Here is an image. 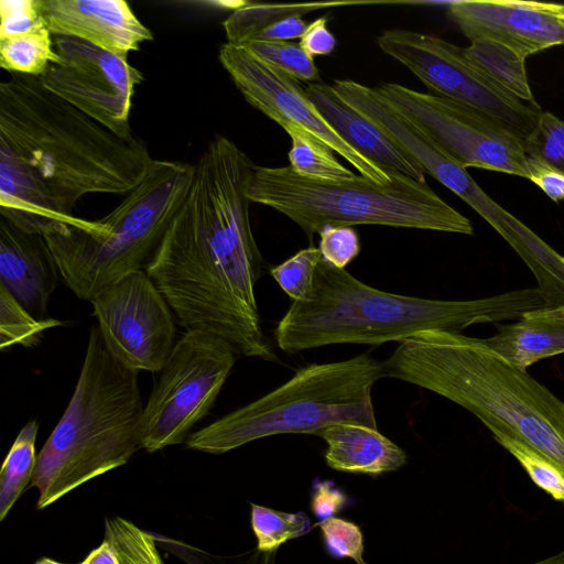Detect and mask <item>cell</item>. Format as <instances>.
Segmentation results:
<instances>
[{
    "label": "cell",
    "instance_id": "cell-1",
    "mask_svg": "<svg viewBox=\"0 0 564 564\" xmlns=\"http://www.w3.org/2000/svg\"><path fill=\"white\" fill-rule=\"evenodd\" d=\"M193 165L188 192L145 272L186 330L212 333L237 355L276 361L254 293L262 257L247 187L256 165L224 135Z\"/></svg>",
    "mask_w": 564,
    "mask_h": 564
},
{
    "label": "cell",
    "instance_id": "cell-43",
    "mask_svg": "<svg viewBox=\"0 0 564 564\" xmlns=\"http://www.w3.org/2000/svg\"><path fill=\"white\" fill-rule=\"evenodd\" d=\"M35 564H64L48 557H42Z\"/></svg>",
    "mask_w": 564,
    "mask_h": 564
},
{
    "label": "cell",
    "instance_id": "cell-11",
    "mask_svg": "<svg viewBox=\"0 0 564 564\" xmlns=\"http://www.w3.org/2000/svg\"><path fill=\"white\" fill-rule=\"evenodd\" d=\"M376 89L465 170L477 167L528 178L523 141L494 118L395 83Z\"/></svg>",
    "mask_w": 564,
    "mask_h": 564
},
{
    "label": "cell",
    "instance_id": "cell-23",
    "mask_svg": "<svg viewBox=\"0 0 564 564\" xmlns=\"http://www.w3.org/2000/svg\"><path fill=\"white\" fill-rule=\"evenodd\" d=\"M350 4V2H326L305 4H264L248 2L231 12L223 22L228 43L241 46L252 41L257 34L275 22L293 17L304 15L323 8Z\"/></svg>",
    "mask_w": 564,
    "mask_h": 564
},
{
    "label": "cell",
    "instance_id": "cell-26",
    "mask_svg": "<svg viewBox=\"0 0 564 564\" xmlns=\"http://www.w3.org/2000/svg\"><path fill=\"white\" fill-rule=\"evenodd\" d=\"M250 522L257 538V549L262 552L278 551L285 542L307 534L311 520L306 513L283 512L251 503Z\"/></svg>",
    "mask_w": 564,
    "mask_h": 564
},
{
    "label": "cell",
    "instance_id": "cell-7",
    "mask_svg": "<svg viewBox=\"0 0 564 564\" xmlns=\"http://www.w3.org/2000/svg\"><path fill=\"white\" fill-rule=\"evenodd\" d=\"M251 203L275 209L308 238L326 226L381 225L473 235L470 220L443 200L426 182L394 173L388 183L364 176L317 180L290 165L254 166L247 187Z\"/></svg>",
    "mask_w": 564,
    "mask_h": 564
},
{
    "label": "cell",
    "instance_id": "cell-38",
    "mask_svg": "<svg viewBox=\"0 0 564 564\" xmlns=\"http://www.w3.org/2000/svg\"><path fill=\"white\" fill-rule=\"evenodd\" d=\"M327 21L326 17L314 20L300 39L299 45L313 58L332 54L337 45L334 34L327 28Z\"/></svg>",
    "mask_w": 564,
    "mask_h": 564
},
{
    "label": "cell",
    "instance_id": "cell-15",
    "mask_svg": "<svg viewBox=\"0 0 564 564\" xmlns=\"http://www.w3.org/2000/svg\"><path fill=\"white\" fill-rule=\"evenodd\" d=\"M449 18L471 42L492 41L521 57L564 44V6L522 0H458Z\"/></svg>",
    "mask_w": 564,
    "mask_h": 564
},
{
    "label": "cell",
    "instance_id": "cell-30",
    "mask_svg": "<svg viewBox=\"0 0 564 564\" xmlns=\"http://www.w3.org/2000/svg\"><path fill=\"white\" fill-rule=\"evenodd\" d=\"M494 438L519 462L538 487L564 502L563 468L522 442L501 434H494Z\"/></svg>",
    "mask_w": 564,
    "mask_h": 564
},
{
    "label": "cell",
    "instance_id": "cell-21",
    "mask_svg": "<svg viewBox=\"0 0 564 564\" xmlns=\"http://www.w3.org/2000/svg\"><path fill=\"white\" fill-rule=\"evenodd\" d=\"M467 59L491 83L517 99L538 106L532 95L524 61L511 48L492 41H475L464 47Z\"/></svg>",
    "mask_w": 564,
    "mask_h": 564
},
{
    "label": "cell",
    "instance_id": "cell-29",
    "mask_svg": "<svg viewBox=\"0 0 564 564\" xmlns=\"http://www.w3.org/2000/svg\"><path fill=\"white\" fill-rule=\"evenodd\" d=\"M241 46L260 61L296 80L310 84L322 82L314 58L299 44L288 41H251Z\"/></svg>",
    "mask_w": 564,
    "mask_h": 564
},
{
    "label": "cell",
    "instance_id": "cell-5",
    "mask_svg": "<svg viewBox=\"0 0 564 564\" xmlns=\"http://www.w3.org/2000/svg\"><path fill=\"white\" fill-rule=\"evenodd\" d=\"M138 372L109 351L93 326L73 397L36 458L31 487L40 492L37 509L124 465L141 448Z\"/></svg>",
    "mask_w": 564,
    "mask_h": 564
},
{
    "label": "cell",
    "instance_id": "cell-22",
    "mask_svg": "<svg viewBox=\"0 0 564 564\" xmlns=\"http://www.w3.org/2000/svg\"><path fill=\"white\" fill-rule=\"evenodd\" d=\"M57 59L46 25L0 37V66L10 74L40 77Z\"/></svg>",
    "mask_w": 564,
    "mask_h": 564
},
{
    "label": "cell",
    "instance_id": "cell-3",
    "mask_svg": "<svg viewBox=\"0 0 564 564\" xmlns=\"http://www.w3.org/2000/svg\"><path fill=\"white\" fill-rule=\"evenodd\" d=\"M386 377L440 394L494 434L522 442L564 469V401L479 338L424 330L383 361Z\"/></svg>",
    "mask_w": 564,
    "mask_h": 564
},
{
    "label": "cell",
    "instance_id": "cell-33",
    "mask_svg": "<svg viewBox=\"0 0 564 564\" xmlns=\"http://www.w3.org/2000/svg\"><path fill=\"white\" fill-rule=\"evenodd\" d=\"M165 552L174 554L184 564H275L276 551L252 549L237 555H216L181 540L153 534Z\"/></svg>",
    "mask_w": 564,
    "mask_h": 564
},
{
    "label": "cell",
    "instance_id": "cell-25",
    "mask_svg": "<svg viewBox=\"0 0 564 564\" xmlns=\"http://www.w3.org/2000/svg\"><path fill=\"white\" fill-rule=\"evenodd\" d=\"M290 135V166L300 175L317 180H343L355 176L334 155V151L305 129L290 124L283 128Z\"/></svg>",
    "mask_w": 564,
    "mask_h": 564
},
{
    "label": "cell",
    "instance_id": "cell-14",
    "mask_svg": "<svg viewBox=\"0 0 564 564\" xmlns=\"http://www.w3.org/2000/svg\"><path fill=\"white\" fill-rule=\"evenodd\" d=\"M218 58L246 101L280 127L294 124L325 142L348 161L361 176L388 183L387 172L350 148L322 118L296 79L260 61L242 46L225 43Z\"/></svg>",
    "mask_w": 564,
    "mask_h": 564
},
{
    "label": "cell",
    "instance_id": "cell-9",
    "mask_svg": "<svg viewBox=\"0 0 564 564\" xmlns=\"http://www.w3.org/2000/svg\"><path fill=\"white\" fill-rule=\"evenodd\" d=\"M237 352L223 338L186 330L175 343L147 404L141 448L154 453L181 444L208 414L236 361Z\"/></svg>",
    "mask_w": 564,
    "mask_h": 564
},
{
    "label": "cell",
    "instance_id": "cell-10",
    "mask_svg": "<svg viewBox=\"0 0 564 564\" xmlns=\"http://www.w3.org/2000/svg\"><path fill=\"white\" fill-rule=\"evenodd\" d=\"M380 50L411 70L435 96L478 110L502 123L523 142L541 108L525 104L491 83L459 47L438 36L409 30L383 31Z\"/></svg>",
    "mask_w": 564,
    "mask_h": 564
},
{
    "label": "cell",
    "instance_id": "cell-42",
    "mask_svg": "<svg viewBox=\"0 0 564 564\" xmlns=\"http://www.w3.org/2000/svg\"><path fill=\"white\" fill-rule=\"evenodd\" d=\"M532 564H564V550L556 553L555 555H552L550 557H546Z\"/></svg>",
    "mask_w": 564,
    "mask_h": 564
},
{
    "label": "cell",
    "instance_id": "cell-31",
    "mask_svg": "<svg viewBox=\"0 0 564 564\" xmlns=\"http://www.w3.org/2000/svg\"><path fill=\"white\" fill-rule=\"evenodd\" d=\"M523 147L529 158L564 174V121L551 112H541Z\"/></svg>",
    "mask_w": 564,
    "mask_h": 564
},
{
    "label": "cell",
    "instance_id": "cell-28",
    "mask_svg": "<svg viewBox=\"0 0 564 564\" xmlns=\"http://www.w3.org/2000/svg\"><path fill=\"white\" fill-rule=\"evenodd\" d=\"M105 540L112 546L120 564H163L154 535L123 518H106Z\"/></svg>",
    "mask_w": 564,
    "mask_h": 564
},
{
    "label": "cell",
    "instance_id": "cell-16",
    "mask_svg": "<svg viewBox=\"0 0 564 564\" xmlns=\"http://www.w3.org/2000/svg\"><path fill=\"white\" fill-rule=\"evenodd\" d=\"M53 35L70 36L126 56L153 39L124 0H39Z\"/></svg>",
    "mask_w": 564,
    "mask_h": 564
},
{
    "label": "cell",
    "instance_id": "cell-20",
    "mask_svg": "<svg viewBox=\"0 0 564 564\" xmlns=\"http://www.w3.org/2000/svg\"><path fill=\"white\" fill-rule=\"evenodd\" d=\"M485 345L516 367L527 370L541 359L564 352V307H540L523 313L517 322L498 325Z\"/></svg>",
    "mask_w": 564,
    "mask_h": 564
},
{
    "label": "cell",
    "instance_id": "cell-27",
    "mask_svg": "<svg viewBox=\"0 0 564 564\" xmlns=\"http://www.w3.org/2000/svg\"><path fill=\"white\" fill-rule=\"evenodd\" d=\"M57 319H36L0 284V349L13 345L31 347L39 343L44 330L59 326Z\"/></svg>",
    "mask_w": 564,
    "mask_h": 564
},
{
    "label": "cell",
    "instance_id": "cell-24",
    "mask_svg": "<svg viewBox=\"0 0 564 564\" xmlns=\"http://www.w3.org/2000/svg\"><path fill=\"white\" fill-rule=\"evenodd\" d=\"M39 425L28 422L14 440L0 471V521H3L25 486L32 480L36 458L35 440Z\"/></svg>",
    "mask_w": 564,
    "mask_h": 564
},
{
    "label": "cell",
    "instance_id": "cell-32",
    "mask_svg": "<svg viewBox=\"0 0 564 564\" xmlns=\"http://www.w3.org/2000/svg\"><path fill=\"white\" fill-rule=\"evenodd\" d=\"M322 259L318 248L308 247L274 267L271 274L292 301H305L312 292L315 270Z\"/></svg>",
    "mask_w": 564,
    "mask_h": 564
},
{
    "label": "cell",
    "instance_id": "cell-34",
    "mask_svg": "<svg viewBox=\"0 0 564 564\" xmlns=\"http://www.w3.org/2000/svg\"><path fill=\"white\" fill-rule=\"evenodd\" d=\"M325 547L330 556L349 557L356 564H367L364 560V535L360 528L348 520L332 517L319 521Z\"/></svg>",
    "mask_w": 564,
    "mask_h": 564
},
{
    "label": "cell",
    "instance_id": "cell-36",
    "mask_svg": "<svg viewBox=\"0 0 564 564\" xmlns=\"http://www.w3.org/2000/svg\"><path fill=\"white\" fill-rule=\"evenodd\" d=\"M0 37L46 25L39 0H1Z\"/></svg>",
    "mask_w": 564,
    "mask_h": 564
},
{
    "label": "cell",
    "instance_id": "cell-2",
    "mask_svg": "<svg viewBox=\"0 0 564 564\" xmlns=\"http://www.w3.org/2000/svg\"><path fill=\"white\" fill-rule=\"evenodd\" d=\"M0 84V215L43 235L76 219L88 194H128L151 159L138 137L122 138L47 90L39 77Z\"/></svg>",
    "mask_w": 564,
    "mask_h": 564
},
{
    "label": "cell",
    "instance_id": "cell-17",
    "mask_svg": "<svg viewBox=\"0 0 564 564\" xmlns=\"http://www.w3.org/2000/svg\"><path fill=\"white\" fill-rule=\"evenodd\" d=\"M58 273L44 237L0 215V284L36 319H45Z\"/></svg>",
    "mask_w": 564,
    "mask_h": 564
},
{
    "label": "cell",
    "instance_id": "cell-6",
    "mask_svg": "<svg viewBox=\"0 0 564 564\" xmlns=\"http://www.w3.org/2000/svg\"><path fill=\"white\" fill-rule=\"evenodd\" d=\"M194 165L152 160L142 182L108 215L76 217L51 226L44 237L66 285L90 301L132 271L147 267L192 183Z\"/></svg>",
    "mask_w": 564,
    "mask_h": 564
},
{
    "label": "cell",
    "instance_id": "cell-39",
    "mask_svg": "<svg viewBox=\"0 0 564 564\" xmlns=\"http://www.w3.org/2000/svg\"><path fill=\"white\" fill-rule=\"evenodd\" d=\"M528 156V155H527ZM528 178L552 200L564 199V174L528 156Z\"/></svg>",
    "mask_w": 564,
    "mask_h": 564
},
{
    "label": "cell",
    "instance_id": "cell-41",
    "mask_svg": "<svg viewBox=\"0 0 564 564\" xmlns=\"http://www.w3.org/2000/svg\"><path fill=\"white\" fill-rule=\"evenodd\" d=\"M78 564H120V562L110 543L105 540Z\"/></svg>",
    "mask_w": 564,
    "mask_h": 564
},
{
    "label": "cell",
    "instance_id": "cell-37",
    "mask_svg": "<svg viewBox=\"0 0 564 564\" xmlns=\"http://www.w3.org/2000/svg\"><path fill=\"white\" fill-rule=\"evenodd\" d=\"M348 503L347 496L330 480L314 481L311 509L321 521L334 517Z\"/></svg>",
    "mask_w": 564,
    "mask_h": 564
},
{
    "label": "cell",
    "instance_id": "cell-35",
    "mask_svg": "<svg viewBox=\"0 0 564 564\" xmlns=\"http://www.w3.org/2000/svg\"><path fill=\"white\" fill-rule=\"evenodd\" d=\"M319 235L322 258L338 269H345L360 252V241L352 227L326 226Z\"/></svg>",
    "mask_w": 564,
    "mask_h": 564
},
{
    "label": "cell",
    "instance_id": "cell-13",
    "mask_svg": "<svg viewBox=\"0 0 564 564\" xmlns=\"http://www.w3.org/2000/svg\"><path fill=\"white\" fill-rule=\"evenodd\" d=\"M109 351L134 370L161 371L175 343L172 310L143 270L115 281L90 300Z\"/></svg>",
    "mask_w": 564,
    "mask_h": 564
},
{
    "label": "cell",
    "instance_id": "cell-12",
    "mask_svg": "<svg viewBox=\"0 0 564 564\" xmlns=\"http://www.w3.org/2000/svg\"><path fill=\"white\" fill-rule=\"evenodd\" d=\"M53 40L58 59L39 77L43 86L117 135L133 137L129 115L142 73L126 56L83 40Z\"/></svg>",
    "mask_w": 564,
    "mask_h": 564
},
{
    "label": "cell",
    "instance_id": "cell-8",
    "mask_svg": "<svg viewBox=\"0 0 564 564\" xmlns=\"http://www.w3.org/2000/svg\"><path fill=\"white\" fill-rule=\"evenodd\" d=\"M386 377L369 354L301 368L282 386L192 433L188 448L223 454L279 434H314L335 423L377 429L371 391Z\"/></svg>",
    "mask_w": 564,
    "mask_h": 564
},
{
    "label": "cell",
    "instance_id": "cell-18",
    "mask_svg": "<svg viewBox=\"0 0 564 564\" xmlns=\"http://www.w3.org/2000/svg\"><path fill=\"white\" fill-rule=\"evenodd\" d=\"M304 91L322 118L356 152L387 172L426 182L421 167L378 127L345 102L332 85L312 83Z\"/></svg>",
    "mask_w": 564,
    "mask_h": 564
},
{
    "label": "cell",
    "instance_id": "cell-4",
    "mask_svg": "<svg viewBox=\"0 0 564 564\" xmlns=\"http://www.w3.org/2000/svg\"><path fill=\"white\" fill-rule=\"evenodd\" d=\"M543 306L536 288L466 301L389 293L322 259L308 299L292 301L274 337L288 354L334 344L401 343L424 330L460 333L473 324L514 319Z\"/></svg>",
    "mask_w": 564,
    "mask_h": 564
},
{
    "label": "cell",
    "instance_id": "cell-40",
    "mask_svg": "<svg viewBox=\"0 0 564 564\" xmlns=\"http://www.w3.org/2000/svg\"><path fill=\"white\" fill-rule=\"evenodd\" d=\"M307 25L308 24L302 19V15L289 17L261 31L252 41H288L301 39Z\"/></svg>",
    "mask_w": 564,
    "mask_h": 564
},
{
    "label": "cell",
    "instance_id": "cell-19",
    "mask_svg": "<svg viewBox=\"0 0 564 564\" xmlns=\"http://www.w3.org/2000/svg\"><path fill=\"white\" fill-rule=\"evenodd\" d=\"M326 444V464L338 471L379 476L406 463L405 452L377 429L356 423H335L318 435Z\"/></svg>",
    "mask_w": 564,
    "mask_h": 564
}]
</instances>
